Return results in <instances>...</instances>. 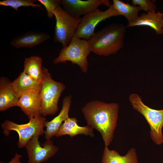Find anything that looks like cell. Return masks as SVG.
Segmentation results:
<instances>
[{
  "instance_id": "9",
  "label": "cell",
  "mask_w": 163,
  "mask_h": 163,
  "mask_svg": "<svg viewBox=\"0 0 163 163\" xmlns=\"http://www.w3.org/2000/svg\"><path fill=\"white\" fill-rule=\"evenodd\" d=\"M39 136H34L25 146L28 157L27 163L46 161L53 156L58 150V147L50 139L46 140L41 145L38 139Z\"/></svg>"
},
{
  "instance_id": "24",
  "label": "cell",
  "mask_w": 163,
  "mask_h": 163,
  "mask_svg": "<svg viewBox=\"0 0 163 163\" xmlns=\"http://www.w3.org/2000/svg\"><path fill=\"white\" fill-rule=\"evenodd\" d=\"M22 155L19 154L18 153H16L14 156L9 162L6 163H22L20 161V159L22 158ZM0 163H4L2 161H1Z\"/></svg>"
},
{
  "instance_id": "4",
  "label": "cell",
  "mask_w": 163,
  "mask_h": 163,
  "mask_svg": "<svg viewBox=\"0 0 163 163\" xmlns=\"http://www.w3.org/2000/svg\"><path fill=\"white\" fill-rule=\"evenodd\" d=\"M91 52L88 40L74 36L68 46L62 48L53 62L57 64L71 62L73 64L78 65L82 72L86 73L88 65L87 57Z\"/></svg>"
},
{
  "instance_id": "6",
  "label": "cell",
  "mask_w": 163,
  "mask_h": 163,
  "mask_svg": "<svg viewBox=\"0 0 163 163\" xmlns=\"http://www.w3.org/2000/svg\"><path fill=\"white\" fill-rule=\"evenodd\" d=\"M29 120L28 123L24 124H19L9 120H5L1 123L3 133L5 135L8 136L11 131L17 133L19 136L17 145L19 148L25 147L34 136H40L44 133L43 128L46 121L44 117L40 115Z\"/></svg>"
},
{
  "instance_id": "21",
  "label": "cell",
  "mask_w": 163,
  "mask_h": 163,
  "mask_svg": "<svg viewBox=\"0 0 163 163\" xmlns=\"http://www.w3.org/2000/svg\"><path fill=\"white\" fill-rule=\"evenodd\" d=\"M36 1L35 0H4L0 1V5L11 7L17 11L21 7L41 8V5L35 3Z\"/></svg>"
},
{
  "instance_id": "16",
  "label": "cell",
  "mask_w": 163,
  "mask_h": 163,
  "mask_svg": "<svg viewBox=\"0 0 163 163\" xmlns=\"http://www.w3.org/2000/svg\"><path fill=\"white\" fill-rule=\"evenodd\" d=\"M77 123L76 118H68L63 122L56 136L58 137L68 135L72 137L78 134H84L92 137L94 136L93 129L91 127L88 125L84 126H80Z\"/></svg>"
},
{
  "instance_id": "7",
  "label": "cell",
  "mask_w": 163,
  "mask_h": 163,
  "mask_svg": "<svg viewBox=\"0 0 163 163\" xmlns=\"http://www.w3.org/2000/svg\"><path fill=\"white\" fill-rule=\"evenodd\" d=\"M56 23L54 35V41L60 43L62 48L66 47L74 36L78 26L80 22L81 18H74L59 6L54 12Z\"/></svg>"
},
{
  "instance_id": "10",
  "label": "cell",
  "mask_w": 163,
  "mask_h": 163,
  "mask_svg": "<svg viewBox=\"0 0 163 163\" xmlns=\"http://www.w3.org/2000/svg\"><path fill=\"white\" fill-rule=\"evenodd\" d=\"M102 5L109 7L111 5L108 0H61V4L66 13L76 18L98 8Z\"/></svg>"
},
{
  "instance_id": "18",
  "label": "cell",
  "mask_w": 163,
  "mask_h": 163,
  "mask_svg": "<svg viewBox=\"0 0 163 163\" xmlns=\"http://www.w3.org/2000/svg\"><path fill=\"white\" fill-rule=\"evenodd\" d=\"M11 85L14 94L18 98L28 90L34 89L40 92L42 87L41 83H37L23 71L11 82Z\"/></svg>"
},
{
  "instance_id": "20",
  "label": "cell",
  "mask_w": 163,
  "mask_h": 163,
  "mask_svg": "<svg viewBox=\"0 0 163 163\" xmlns=\"http://www.w3.org/2000/svg\"><path fill=\"white\" fill-rule=\"evenodd\" d=\"M113 2L112 5L117 16H124L128 24L133 23L137 19L139 13L142 10L139 6L132 5L121 0H113Z\"/></svg>"
},
{
  "instance_id": "2",
  "label": "cell",
  "mask_w": 163,
  "mask_h": 163,
  "mask_svg": "<svg viewBox=\"0 0 163 163\" xmlns=\"http://www.w3.org/2000/svg\"><path fill=\"white\" fill-rule=\"evenodd\" d=\"M126 26L115 23L95 32L88 40L91 52L107 57L116 54L123 46Z\"/></svg>"
},
{
  "instance_id": "15",
  "label": "cell",
  "mask_w": 163,
  "mask_h": 163,
  "mask_svg": "<svg viewBox=\"0 0 163 163\" xmlns=\"http://www.w3.org/2000/svg\"><path fill=\"white\" fill-rule=\"evenodd\" d=\"M11 82L5 77L0 79V111H4L9 108L17 106L19 98L16 96L11 85Z\"/></svg>"
},
{
  "instance_id": "3",
  "label": "cell",
  "mask_w": 163,
  "mask_h": 163,
  "mask_svg": "<svg viewBox=\"0 0 163 163\" xmlns=\"http://www.w3.org/2000/svg\"><path fill=\"white\" fill-rule=\"evenodd\" d=\"M43 73L40 94L41 115L44 117L54 115L57 112L58 102L66 86L63 83L54 80L45 67H43Z\"/></svg>"
},
{
  "instance_id": "14",
  "label": "cell",
  "mask_w": 163,
  "mask_h": 163,
  "mask_svg": "<svg viewBox=\"0 0 163 163\" xmlns=\"http://www.w3.org/2000/svg\"><path fill=\"white\" fill-rule=\"evenodd\" d=\"M148 26L153 29L158 35L163 33V14L160 11L142 13L134 22L128 24L126 27Z\"/></svg>"
},
{
  "instance_id": "17",
  "label": "cell",
  "mask_w": 163,
  "mask_h": 163,
  "mask_svg": "<svg viewBox=\"0 0 163 163\" xmlns=\"http://www.w3.org/2000/svg\"><path fill=\"white\" fill-rule=\"evenodd\" d=\"M102 163H139L136 149L132 148L124 155L116 150H110L105 146L102 157Z\"/></svg>"
},
{
  "instance_id": "12",
  "label": "cell",
  "mask_w": 163,
  "mask_h": 163,
  "mask_svg": "<svg viewBox=\"0 0 163 163\" xmlns=\"http://www.w3.org/2000/svg\"><path fill=\"white\" fill-rule=\"evenodd\" d=\"M72 99V95L66 96L63 100L62 109L59 114L51 121L46 122V129L44 134L46 140L50 139L52 137L56 136L63 122L69 117Z\"/></svg>"
},
{
  "instance_id": "13",
  "label": "cell",
  "mask_w": 163,
  "mask_h": 163,
  "mask_svg": "<svg viewBox=\"0 0 163 163\" xmlns=\"http://www.w3.org/2000/svg\"><path fill=\"white\" fill-rule=\"evenodd\" d=\"M50 38L48 34L40 31H28L13 38L11 44L16 48H32Z\"/></svg>"
},
{
  "instance_id": "8",
  "label": "cell",
  "mask_w": 163,
  "mask_h": 163,
  "mask_svg": "<svg viewBox=\"0 0 163 163\" xmlns=\"http://www.w3.org/2000/svg\"><path fill=\"white\" fill-rule=\"evenodd\" d=\"M116 16L117 15L112 4L104 11L97 8L81 18L74 36L88 40L94 34L95 29L98 24L107 18Z\"/></svg>"
},
{
  "instance_id": "5",
  "label": "cell",
  "mask_w": 163,
  "mask_h": 163,
  "mask_svg": "<svg viewBox=\"0 0 163 163\" xmlns=\"http://www.w3.org/2000/svg\"><path fill=\"white\" fill-rule=\"evenodd\" d=\"M129 101L133 108L142 114L150 128V137L156 144L163 143L162 128L163 126V109H153L145 105L138 94L132 93L129 97Z\"/></svg>"
},
{
  "instance_id": "19",
  "label": "cell",
  "mask_w": 163,
  "mask_h": 163,
  "mask_svg": "<svg viewBox=\"0 0 163 163\" xmlns=\"http://www.w3.org/2000/svg\"><path fill=\"white\" fill-rule=\"evenodd\" d=\"M42 60L39 56H32L25 59L23 71L37 83L41 84L43 77Z\"/></svg>"
},
{
  "instance_id": "23",
  "label": "cell",
  "mask_w": 163,
  "mask_h": 163,
  "mask_svg": "<svg viewBox=\"0 0 163 163\" xmlns=\"http://www.w3.org/2000/svg\"><path fill=\"white\" fill-rule=\"evenodd\" d=\"M133 5L139 6L142 10L146 11H155L157 7L154 0H132Z\"/></svg>"
},
{
  "instance_id": "11",
  "label": "cell",
  "mask_w": 163,
  "mask_h": 163,
  "mask_svg": "<svg viewBox=\"0 0 163 163\" xmlns=\"http://www.w3.org/2000/svg\"><path fill=\"white\" fill-rule=\"evenodd\" d=\"M17 106L29 119L42 115L40 91L34 89L26 91L19 98Z\"/></svg>"
},
{
  "instance_id": "22",
  "label": "cell",
  "mask_w": 163,
  "mask_h": 163,
  "mask_svg": "<svg viewBox=\"0 0 163 163\" xmlns=\"http://www.w3.org/2000/svg\"><path fill=\"white\" fill-rule=\"evenodd\" d=\"M45 8L47 16L52 18L54 16V12L56 8L61 4V0H38Z\"/></svg>"
},
{
  "instance_id": "25",
  "label": "cell",
  "mask_w": 163,
  "mask_h": 163,
  "mask_svg": "<svg viewBox=\"0 0 163 163\" xmlns=\"http://www.w3.org/2000/svg\"></svg>"
},
{
  "instance_id": "1",
  "label": "cell",
  "mask_w": 163,
  "mask_h": 163,
  "mask_svg": "<svg viewBox=\"0 0 163 163\" xmlns=\"http://www.w3.org/2000/svg\"><path fill=\"white\" fill-rule=\"evenodd\" d=\"M82 111L87 125L101 133L105 146L112 142L118 118L119 105L94 100L86 103Z\"/></svg>"
}]
</instances>
